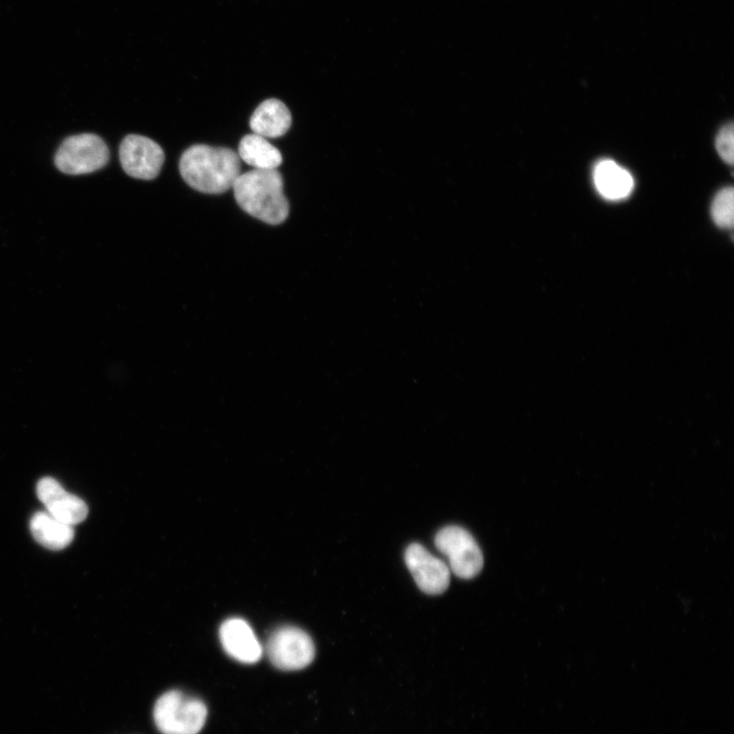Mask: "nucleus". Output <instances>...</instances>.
<instances>
[{
  "label": "nucleus",
  "mask_w": 734,
  "mask_h": 734,
  "mask_svg": "<svg viewBox=\"0 0 734 734\" xmlns=\"http://www.w3.org/2000/svg\"><path fill=\"white\" fill-rule=\"evenodd\" d=\"M180 172L193 189L206 194H222L232 189L241 175V160L229 148L194 145L183 153Z\"/></svg>",
  "instance_id": "nucleus-1"
},
{
  "label": "nucleus",
  "mask_w": 734,
  "mask_h": 734,
  "mask_svg": "<svg viewBox=\"0 0 734 734\" xmlns=\"http://www.w3.org/2000/svg\"><path fill=\"white\" fill-rule=\"evenodd\" d=\"M235 198L245 213L270 224H283L290 212L284 181L277 170H253L241 174L233 185Z\"/></svg>",
  "instance_id": "nucleus-2"
},
{
  "label": "nucleus",
  "mask_w": 734,
  "mask_h": 734,
  "mask_svg": "<svg viewBox=\"0 0 734 734\" xmlns=\"http://www.w3.org/2000/svg\"><path fill=\"white\" fill-rule=\"evenodd\" d=\"M153 716L164 734H198L206 722L207 708L199 699L171 691L157 700Z\"/></svg>",
  "instance_id": "nucleus-3"
},
{
  "label": "nucleus",
  "mask_w": 734,
  "mask_h": 734,
  "mask_svg": "<svg viewBox=\"0 0 734 734\" xmlns=\"http://www.w3.org/2000/svg\"><path fill=\"white\" fill-rule=\"evenodd\" d=\"M109 159V148L100 137L81 134L63 142L56 156V165L61 172L78 176L102 169Z\"/></svg>",
  "instance_id": "nucleus-4"
},
{
  "label": "nucleus",
  "mask_w": 734,
  "mask_h": 734,
  "mask_svg": "<svg viewBox=\"0 0 734 734\" xmlns=\"http://www.w3.org/2000/svg\"><path fill=\"white\" fill-rule=\"evenodd\" d=\"M437 549L448 559L450 568L458 578L474 579L484 567L483 553L473 536L466 530L449 526L436 536Z\"/></svg>",
  "instance_id": "nucleus-5"
},
{
  "label": "nucleus",
  "mask_w": 734,
  "mask_h": 734,
  "mask_svg": "<svg viewBox=\"0 0 734 734\" xmlns=\"http://www.w3.org/2000/svg\"><path fill=\"white\" fill-rule=\"evenodd\" d=\"M266 652L275 667L292 671L310 665L316 656V647L302 629L284 626L271 635Z\"/></svg>",
  "instance_id": "nucleus-6"
},
{
  "label": "nucleus",
  "mask_w": 734,
  "mask_h": 734,
  "mask_svg": "<svg viewBox=\"0 0 734 734\" xmlns=\"http://www.w3.org/2000/svg\"><path fill=\"white\" fill-rule=\"evenodd\" d=\"M120 160L124 171L132 178L153 180L162 171L165 152L147 137L129 135L121 144Z\"/></svg>",
  "instance_id": "nucleus-7"
},
{
  "label": "nucleus",
  "mask_w": 734,
  "mask_h": 734,
  "mask_svg": "<svg viewBox=\"0 0 734 734\" xmlns=\"http://www.w3.org/2000/svg\"><path fill=\"white\" fill-rule=\"evenodd\" d=\"M405 562L418 588L429 595L444 593L450 584V569L425 547L411 544L405 552Z\"/></svg>",
  "instance_id": "nucleus-8"
},
{
  "label": "nucleus",
  "mask_w": 734,
  "mask_h": 734,
  "mask_svg": "<svg viewBox=\"0 0 734 734\" xmlns=\"http://www.w3.org/2000/svg\"><path fill=\"white\" fill-rule=\"evenodd\" d=\"M36 492L50 515L72 527L83 522L88 515L86 503L67 492L55 479L44 478L39 481Z\"/></svg>",
  "instance_id": "nucleus-9"
},
{
  "label": "nucleus",
  "mask_w": 734,
  "mask_h": 734,
  "mask_svg": "<svg viewBox=\"0 0 734 734\" xmlns=\"http://www.w3.org/2000/svg\"><path fill=\"white\" fill-rule=\"evenodd\" d=\"M220 638L227 654L241 663H256L264 653L252 627L244 619L225 621L220 629Z\"/></svg>",
  "instance_id": "nucleus-10"
},
{
  "label": "nucleus",
  "mask_w": 734,
  "mask_h": 734,
  "mask_svg": "<svg viewBox=\"0 0 734 734\" xmlns=\"http://www.w3.org/2000/svg\"><path fill=\"white\" fill-rule=\"evenodd\" d=\"M292 125V116L285 104L278 99H268L256 109L250 120L253 133L264 138L285 135Z\"/></svg>",
  "instance_id": "nucleus-11"
},
{
  "label": "nucleus",
  "mask_w": 734,
  "mask_h": 734,
  "mask_svg": "<svg viewBox=\"0 0 734 734\" xmlns=\"http://www.w3.org/2000/svg\"><path fill=\"white\" fill-rule=\"evenodd\" d=\"M30 530L33 538L41 546L60 551L67 548L74 540V527L46 512H37L31 519Z\"/></svg>",
  "instance_id": "nucleus-12"
},
{
  "label": "nucleus",
  "mask_w": 734,
  "mask_h": 734,
  "mask_svg": "<svg viewBox=\"0 0 734 734\" xmlns=\"http://www.w3.org/2000/svg\"><path fill=\"white\" fill-rule=\"evenodd\" d=\"M594 182L599 193L609 200L627 197L635 186L632 175L610 160L597 164L594 170Z\"/></svg>",
  "instance_id": "nucleus-13"
},
{
  "label": "nucleus",
  "mask_w": 734,
  "mask_h": 734,
  "mask_svg": "<svg viewBox=\"0 0 734 734\" xmlns=\"http://www.w3.org/2000/svg\"><path fill=\"white\" fill-rule=\"evenodd\" d=\"M238 152L239 159L254 170H277L283 163L280 150L254 133L240 141Z\"/></svg>",
  "instance_id": "nucleus-14"
},
{
  "label": "nucleus",
  "mask_w": 734,
  "mask_h": 734,
  "mask_svg": "<svg viewBox=\"0 0 734 734\" xmlns=\"http://www.w3.org/2000/svg\"><path fill=\"white\" fill-rule=\"evenodd\" d=\"M711 214L718 227L732 229L734 221L733 188L727 187L718 192L712 203Z\"/></svg>",
  "instance_id": "nucleus-15"
},
{
  "label": "nucleus",
  "mask_w": 734,
  "mask_h": 734,
  "mask_svg": "<svg viewBox=\"0 0 734 734\" xmlns=\"http://www.w3.org/2000/svg\"><path fill=\"white\" fill-rule=\"evenodd\" d=\"M734 131L733 125L723 127L716 139V149L721 159L728 165H733L734 157Z\"/></svg>",
  "instance_id": "nucleus-16"
}]
</instances>
